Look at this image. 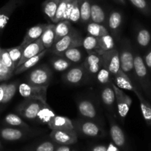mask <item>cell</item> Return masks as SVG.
I'll list each match as a JSON object with an SVG mask.
<instances>
[{
  "label": "cell",
  "instance_id": "16",
  "mask_svg": "<svg viewBox=\"0 0 151 151\" xmlns=\"http://www.w3.org/2000/svg\"><path fill=\"white\" fill-rule=\"evenodd\" d=\"M123 22V16L118 11H113L107 17V30L114 40L120 41V33Z\"/></svg>",
  "mask_w": 151,
  "mask_h": 151
},
{
  "label": "cell",
  "instance_id": "41",
  "mask_svg": "<svg viewBox=\"0 0 151 151\" xmlns=\"http://www.w3.org/2000/svg\"><path fill=\"white\" fill-rule=\"evenodd\" d=\"M23 48H24V47L22 45H19L16 46V47H11V48H8V53H9L10 56H11V60L14 62V65L16 68H17L20 60H21Z\"/></svg>",
  "mask_w": 151,
  "mask_h": 151
},
{
  "label": "cell",
  "instance_id": "54",
  "mask_svg": "<svg viewBox=\"0 0 151 151\" xmlns=\"http://www.w3.org/2000/svg\"><path fill=\"white\" fill-rule=\"evenodd\" d=\"M0 147H1V143H0Z\"/></svg>",
  "mask_w": 151,
  "mask_h": 151
},
{
  "label": "cell",
  "instance_id": "45",
  "mask_svg": "<svg viewBox=\"0 0 151 151\" xmlns=\"http://www.w3.org/2000/svg\"><path fill=\"white\" fill-rule=\"evenodd\" d=\"M14 76V71L8 68L0 60V82L7 81Z\"/></svg>",
  "mask_w": 151,
  "mask_h": 151
},
{
  "label": "cell",
  "instance_id": "5",
  "mask_svg": "<svg viewBox=\"0 0 151 151\" xmlns=\"http://www.w3.org/2000/svg\"><path fill=\"white\" fill-rule=\"evenodd\" d=\"M53 78V71L50 66L43 64L32 69L26 75V82L35 86L48 87Z\"/></svg>",
  "mask_w": 151,
  "mask_h": 151
},
{
  "label": "cell",
  "instance_id": "11",
  "mask_svg": "<svg viewBox=\"0 0 151 151\" xmlns=\"http://www.w3.org/2000/svg\"><path fill=\"white\" fill-rule=\"evenodd\" d=\"M47 88L48 87L35 86L27 82H22L19 84L18 91L24 99H38L47 101Z\"/></svg>",
  "mask_w": 151,
  "mask_h": 151
},
{
  "label": "cell",
  "instance_id": "7",
  "mask_svg": "<svg viewBox=\"0 0 151 151\" xmlns=\"http://www.w3.org/2000/svg\"><path fill=\"white\" fill-rule=\"evenodd\" d=\"M47 101L38 99H25L16 107V112L24 119L35 122L38 112Z\"/></svg>",
  "mask_w": 151,
  "mask_h": 151
},
{
  "label": "cell",
  "instance_id": "17",
  "mask_svg": "<svg viewBox=\"0 0 151 151\" xmlns=\"http://www.w3.org/2000/svg\"><path fill=\"white\" fill-rule=\"evenodd\" d=\"M82 64L90 78H95L97 73L103 67L102 55L98 53H88Z\"/></svg>",
  "mask_w": 151,
  "mask_h": 151
},
{
  "label": "cell",
  "instance_id": "1",
  "mask_svg": "<svg viewBox=\"0 0 151 151\" xmlns=\"http://www.w3.org/2000/svg\"><path fill=\"white\" fill-rule=\"evenodd\" d=\"M119 54L120 68L121 70L131 79L134 83L139 86L136 80L134 73V59H135V50L133 49L131 42L124 38L120 40ZM140 88V87H139Z\"/></svg>",
  "mask_w": 151,
  "mask_h": 151
},
{
  "label": "cell",
  "instance_id": "15",
  "mask_svg": "<svg viewBox=\"0 0 151 151\" xmlns=\"http://www.w3.org/2000/svg\"><path fill=\"white\" fill-rule=\"evenodd\" d=\"M101 55L103 59V67L108 70L113 76L116 75L122 70L120 68L118 47H115L113 50L104 52Z\"/></svg>",
  "mask_w": 151,
  "mask_h": 151
},
{
  "label": "cell",
  "instance_id": "23",
  "mask_svg": "<svg viewBox=\"0 0 151 151\" xmlns=\"http://www.w3.org/2000/svg\"><path fill=\"white\" fill-rule=\"evenodd\" d=\"M80 47H72L57 55L65 58L73 65H79L82 63L86 57L85 55V50L80 49Z\"/></svg>",
  "mask_w": 151,
  "mask_h": 151
},
{
  "label": "cell",
  "instance_id": "14",
  "mask_svg": "<svg viewBox=\"0 0 151 151\" xmlns=\"http://www.w3.org/2000/svg\"><path fill=\"white\" fill-rule=\"evenodd\" d=\"M49 137L57 145H72L78 142V134L76 130H53L50 133Z\"/></svg>",
  "mask_w": 151,
  "mask_h": 151
},
{
  "label": "cell",
  "instance_id": "48",
  "mask_svg": "<svg viewBox=\"0 0 151 151\" xmlns=\"http://www.w3.org/2000/svg\"><path fill=\"white\" fill-rule=\"evenodd\" d=\"M90 151H107V146L104 145H96L91 147Z\"/></svg>",
  "mask_w": 151,
  "mask_h": 151
},
{
  "label": "cell",
  "instance_id": "18",
  "mask_svg": "<svg viewBox=\"0 0 151 151\" xmlns=\"http://www.w3.org/2000/svg\"><path fill=\"white\" fill-rule=\"evenodd\" d=\"M22 3V0H8L5 5L0 8V33L6 27L15 10L20 6Z\"/></svg>",
  "mask_w": 151,
  "mask_h": 151
},
{
  "label": "cell",
  "instance_id": "37",
  "mask_svg": "<svg viewBox=\"0 0 151 151\" xmlns=\"http://www.w3.org/2000/svg\"><path fill=\"white\" fill-rule=\"evenodd\" d=\"M61 0H45L42 3V10L47 18L53 21Z\"/></svg>",
  "mask_w": 151,
  "mask_h": 151
},
{
  "label": "cell",
  "instance_id": "25",
  "mask_svg": "<svg viewBox=\"0 0 151 151\" xmlns=\"http://www.w3.org/2000/svg\"><path fill=\"white\" fill-rule=\"evenodd\" d=\"M49 50L48 49H45L43 51H42L41 53H39V54L36 55V56H33V57L30 58L29 59H27V61L24 62L22 65L17 67L15 69L14 73V75H18V74L22 73L23 72H25V71L28 70L29 69L32 68L33 67H34L35 65H36V64L39 62H40V60L43 59L46 55L48 53Z\"/></svg>",
  "mask_w": 151,
  "mask_h": 151
},
{
  "label": "cell",
  "instance_id": "24",
  "mask_svg": "<svg viewBox=\"0 0 151 151\" xmlns=\"http://www.w3.org/2000/svg\"><path fill=\"white\" fill-rule=\"evenodd\" d=\"M47 24H38L36 25L30 27L26 32L25 35L23 38L22 42L20 45L24 47L27 45L39 40L42 34L45 27H47Z\"/></svg>",
  "mask_w": 151,
  "mask_h": 151
},
{
  "label": "cell",
  "instance_id": "20",
  "mask_svg": "<svg viewBox=\"0 0 151 151\" xmlns=\"http://www.w3.org/2000/svg\"><path fill=\"white\" fill-rule=\"evenodd\" d=\"M113 83L115 84L119 88L126 91H130L133 92L141 91V88L136 83L131 80L129 76H127L122 70L120 71L119 73L113 76Z\"/></svg>",
  "mask_w": 151,
  "mask_h": 151
},
{
  "label": "cell",
  "instance_id": "4",
  "mask_svg": "<svg viewBox=\"0 0 151 151\" xmlns=\"http://www.w3.org/2000/svg\"><path fill=\"white\" fill-rule=\"evenodd\" d=\"M76 133L88 138H101L106 136V130L103 126L91 120L79 117L73 121Z\"/></svg>",
  "mask_w": 151,
  "mask_h": 151
},
{
  "label": "cell",
  "instance_id": "33",
  "mask_svg": "<svg viewBox=\"0 0 151 151\" xmlns=\"http://www.w3.org/2000/svg\"><path fill=\"white\" fill-rule=\"evenodd\" d=\"M82 47L87 53H99V47L98 38L90 36V35L85 36V37H83V40H82Z\"/></svg>",
  "mask_w": 151,
  "mask_h": 151
},
{
  "label": "cell",
  "instance_id": "28",
  "mask_svg": "<svg viewBox=\"0 0 151 151\" xmlns=\"http://www.w3.org/2000/svg\"><path fill=\"white\" fill-rule=\"evenodd\" d=\"M56 116L53 109L49 106L47 103H45L44 105L42 107L40 111L38 112L37 116H36L35 122L39 124H48Z\"/></svg>",
  "mask_w": 151,
  "mask_h": 151
},
{
  "label": "cell",
  "instance_id": "35",
  "mask_svg": "<svg viewBox=\"0 0 151 151\" xmlns=\"http://www.w3.org/2000/svg\"><path fill=\"white\" fill-rule=\"evenodd\" d=\"M98 40L99 47V54H102L104 52L109 51V50H113L116 47L115 44V40L110 34H107L98 38Z\"/></svg>",
  "mask_w": 151,
  "mask_h": 151
},
{
  "label": "cell",
  "instance_id": "53",
  "mask_svg": "<svg viewBox=\"0 0 151 151\" xmlns=\"http://www.w3.org/2000/svg\"><path fill=\"white\" fill-rule=\"evenodd\" d=\"M1 49H2V48H1V47H0V50H1Z\"/></svg>",
  "mask_w": 151,
  "mask_h": 151
},
{
  "label": "cell",
  "instance_id": "32",
  "mask_svg": "<svg viewBox=\"0 0 151 151\" xmlns=\"http://www.w3.org/2000/svg\"><path fill=\"white\" fill-rule=\"evenodd\" d=\"M56 147L57 145L50 139L27 146L24 151H55Z\"/></svg>",
  "mask_w": 151,
  "mask_h": 151
},
{
  "label": "cell",
  "instance_id": "44",
  "mask_svg": "<svg viewBox=\"0 0 151 151\" xmlns=\"http://www.w3.org/2000/svg\"><path fill=\"white\" fill-rule=\"evenodd\" d=\"M0 60L3 62L4 65H6L9 69L14 71V73L16 68L14 65V62L11 60L8 49H1V50H0Z\"/></svg>",
  "mask_w": 151,
  "mask_h": 151
},
{
  "label": "cell",
  "instance_id": "30",
  "mask_svg": "<svg viewBox=\"0 0 151 151\" xmlns=\"http://www.w3.org/2000/svg\"><path fill=\"white\" fill-rule=\"evenodd\" d=\"M50 66L54 70L62 73L65 72L69 68L73 66V64H72L65 58L58 56V55H54L50 59Z\"/></svg>",
  "mask_w": 151,
  "mask_h": 151
},
{
  "label": "cell",
  "instance_id": "46",
  "mask_svg": "<svg viewBox=\"0 0 151 151\" xmlns=\"http://www.w3.org/2000/svg\"><path fill=\"white\" fill-rule=\"evenodd\" d=\"M142 59H143V61L145 62V65H146L147 68L148 70L151 74V45L145 51H144Z\"/></svg>",
  "mask_w": 151,
  "mask_h": 151
},
{
  "label": "cell",
  "instance_id": "47",
  "mask_svg": "<svg viewBox=\"0 0 151 151\" xmlns=\"http://www.w3.org/2000/svg\"><path fill=\"white\" fill-rule=\"evenodd\" d=\"M55 151H78L70 147V145H57Z\"/></svg>",
  "mask_w": 151,
  "mask_h": 151
},
{
  "label": "cell",
  "instance_id": "13",
  "mask_svg": "<svg viewBox=\"0 0 151 151\" xmlns=\"http://www.w3.org/2000/svg\"><path fill=\"white\" fill-rule=\"evenodd\" d=\"M106 117L109 123L110 136L112 139V142L115 144L119 149H124L126 146V137L124 132L116 122V119L107 113H106Z\"/></svg>",
  "mask_w": 151,
  "mask_h": 151
},
{
  "label": "cell",
  "instance_id": "38",
  "mask_svg": "<svg viewBox=\"0 0 151 151\" xmlns=\"http://www.w3.org/2000/svg\"><path fill=\"white\" fill-rule=\"evenodd\" d=\"M80 9L81 22L84 24H88L91 22V7L90 0H78Z\"/></svg>",
  "mask_w": 151,
  "mask_h": 151
},
{
  "label": "cell",
  "instance_id": "34",
  "mask_svg": "<svg viewBox=\"0 0 151 151\" xmlns=\"http://www.w3.org/2000/svg\"><path fill=\"white\" fill-rule=\"evenodd\" d=\"M86 30L88 35L96 38H99L105 36V35L110 34L107 27L102 25V24L92 22H90L89 23L87 24Z\"/></svg>",
  "mask_w": 151,
  "mask_h": 151
},
{
  "label": "cell",
  "instance_id": "3",
  "mask_svg": "<svg viewBox=\"0 0 151 151\" xmlns=\"http://www.w3.org/2000/svg\"><path fill=\"white\" fill-rule=\"evenodd\" d=\"M76 107L80 118L96 122L104 127V119L95 100L88 97L81 98L76 101Z\"/></svg>",
  "mask_w": 151,
  "mask_h": 151
},
{
  "label": "cell",
  "instance_id": "52",
  "mask_svg": "<svg viewBox=\"0 0 151 151\" xmlns=\"http://www.w3.org/2000/svg\"><path fill=\"white\" fill-rule=\"evenodd\" d=\"M150 8H151V2H150Z\"/></svg>",
  "mask_w": 151,
  "mask_h": 151
},
{
  "label": "cell",
  "instance_id": "8",
  "mask_svg": "<svg viewBox=\"0 0 151 151\" xmlns=\"http://www.w3.org/2000/svg\"><path fill=\"white\" fill-rule=\"evenodd\" d=\"M89 79L91 78L82 63L71 67L62 75V79L64 83L71 86L83 85Z\"/></svg>",
  "mask_w": 151,
  "mask_h": 151
},
{
  "label": "cell",
  "instance_id": "21",
  "mask_svg": "<svg viewBox=\"0 0 151 151\" xmlns=\"http://www.w3.org/2000/svg\"><path fill=\"white\" fill-rule=\"evenodd\" d=\"M44 50H45V48L44 45H43L40 39L24 46V48H23L22 56L21 60H20L19 63L17 67L22 65L27 59L36 56V55L39 54V53H40Z\"/></svg>",
  "mask_w": 151,
  "mask_h": 151
},
{
  "label": "cell",
  "instance_id": "12",
  "mask_svg": "<svg viewBox=\"0 0 151 151\" xmlns=\"http://www.w3.org/2000/svg\"><path fill=\"white\" fill-rule=\"evenodd\" d=\"M40 131L32 130L31 128L24 129L19 127H5L0 130V135L3 139L6 141H19L22 139H27L32 136H36Z\"/></svg>",
  "mask_w": 151,
  "mask_h": 151
},
{
  "label": "cell",
  "instance_id": "36",
  "mask_svg": "<svg viewBox=\"0 0 151 151\" xmlns=\"http://www.w3.org/2000/svg\"><path fill=\"white\" fill-rule=\"evenodd\" d=\"M5 123L8 125L11 126L13 127H19V128L29 129L30 128L28 124L23 120L20 116L15 113H9L5 117Z\"/></svg>",
  "mask_w": 151,
  "mask_h": 151
},
{
  "label": "cell",
  "instance_id": "9",
  "mask_svg": "<svg viewBox=\"0 0 151 151\" xmlns=\"http://www.w3.org/2000/svg\"><path fill=\"white\" fill-rule=\"evenodd\" d=\"M112 86H113L116 95L117 116L122 123H124L132 106L133 99L130 96L124 93L123 90L119 88L113 82H112Z\"/></svg>",
  "mask_w": 151,
  "mask_h": 151
},
{
  "label": "cell",
  "instance_id": "40",
  "mask_svg": "<svg viewBox=\"0 0 151 151\" xmlns=\"http://www.w3.org/2000/svg\"><path fill=\"white\" fill-rule=\"evenodd\" d=\"M19 82H11V83H7L6 87L5 88V93H4L3 100H2V104H5L11 101L14 96L17 93V91L18 90Z\"/></svg>",
  "mask_w": 151,
  "mask_h": 151
},
{
  "label": "cell",
  "instance_id": "39",
  "mask_svg": "<svg viewBox=\"0 0 151 151\" xmlns=\"http://www.w3.org/2000/svg\"><path fill=\"white\" fill-rule=\"evenodd\" d=\"M95 79H96L97 82L101 86L110 85L113 82V76L110 73V71L106 69L104 67H102L97 73Z\"/></svg>",
  "mask_w": 151,
  "mask_h": 151
},
{
  "label": "cell",
  "instance_id": "22",
  "mask_svg": "<svg viewBox=\"0 0 151 151\" xmlns=\"http://www.w3.org/2000/svg\"><path fill=\"white\" fill-rule=\"evenodd\" d=\"M47 126L51 130H68L73 131L74 129L73 122L68 117L64 116L56 115L54 118L50 122Z\"/></svg>",
  "mask_w": 151,
  "mask_h": 151
},
{
  "label": "cell",
  "instance_id": "31",
  "mask_svg": "<svg viewBox=\"0 0 151 151\" xmlns=\"http://www.w3.org/2000/svg\"><path fill=\"white\" fill-rule=\"evenodd\" d=\"M73 28L68 20H62L55 24V42L68 35Z\"/></svg>",
  "mask_w": 151,
  "mask_h": 151
},
{
  "label": "cell",
  "instance_id": "19",
  "mask_svg": "<svg viewBox=\"0 0 151 151\" xmlns=\"http://www.w3.org/2000/svg\"><path fill=\"white\" fill-rule=\"evenodd\" d=\"M134 36L136 45L143 51H145L151 45L150 31L142 24L136 25Z\"/></svg>",
  "mask_w": 151,
  "mask_h": 151
},
{
  "label": "cell",
  "instance_id": "43",
  "mask_svg": "<svg viewBox=\"0 0 151 151\" xmlns=\"http://www.w3.org/2000/svg\"><path fill=\"white\" fill-rule=\"evenodd\" d=\"M70 0H61L60 2H59V5L58 6L57 11H56V15H55L54 18H53L52 22H53V24H56L59 22L63 20L64 14H65V11H66L67 6H68V4Z\"/></svg>",
  "mask_w": 151,
  "mask_h": 151
},
{
  "label": "cell",
  "instance_id": "29",
  "mask_svg": "<svg viewBox=\"0 0 151 151\" xmlns=\"http://www.w3.org/2000/svg\"><path fill=\"white\" fill-rule=\"evenodd\" d=\"M40 39L45 48L50 50L55 42V24H47Z\"/></svg>",
  "mask_w": 151,
  "mask_h": 151
},
{
  "label": "cell",
  "instance_id": "51",
  "mask_svg": "<svg viewBox=\"0 0 151 151\" xmlns=\"http://www.w3.org/2000/svg\"><path fill=\"white\" fill-rule=\"evenodd\" d=\"M115 1H116L117 2H119V3L122 4V5H126V4H127L126 0H115Z\"/></svg>",
  "mask_w": 151,
  "mask_h": 151
},
{
  "label": "cell",
  "instance_id": "6",
  "mask_svg": "<svg viewBox=\"0 0 151 151\" xmlns=\"http://www.w3.org/2000/svg\"><path fill=\"white\" fill-rule=\"evenodd\" d=\"M82 34L73 28L68 35L56 42L49 51L52 54L57 55L72 47H82Z\"/></svg>",
  "mask_w": 151,
  "mask_h": 151
},
{
  "label": "cell",
  "instance_id": "42",
  "mask_svg": "<svg viewBox=\"0 0 151 151\" xmlns=\"http://www.w3.org/2000/svg\"><path fill=\"white\" fill-rule=\"evenodd\" d=\"M130 2L142 14L146 16L151 15L150 5L148 4L147 0H130Z\"/></svg>",
  "mask_w": 151,
  "mask_h": 151
},
{
  "label": "cell",
  "instance_id": "49",
  "mask_svg": "<svg viewBox=\"0 0 151 151\" xmlns=\"http://www.w3.org/2000/svg\"><path fill=\"white\" fill-rule=\"evenodd\" d=\"M107 151H121L119 148L113 142H110L108 145H107Z\"/></svg>",
  "mask_w": 151,
  "mask_h": 151
},
{
  "label": "cell",
  "instance_id": "2",
  "mask_svg": "<svg viewBox=\"0 0 151 151\" xmlns=\"http://www.w3.org/2000/svg\"><path fill=\"white\" fill-rule=\"evenodd\" d=\"M134 73L136 80L148 100L151 101V76L150 73L144 62L142 56L138 51H135Z\"/></svg>",
  "mask_w": 151,
  "mask_h": 151
},
{
  "label": "cell",
  "instance_id": "10",
  "mask_svg": "<svg viewBox=\"0 0 151 151\" xmlns=\"http://www.w3.org/2000/svg\"><path fill=\"white\" fill-rule=\"evenodd\" d=\"M100 99L103 107L105 109L106 113L117 118L116 103V95L113 90L112 83L110 85L102 86L100 92Z\"/></svg>",
  "mask_w": 151,
  "mask_h": 151
},
{
  "label": "cell",
  "instance_id": "26",
  "mask_svg": "<svg viewBox=\"0 0 151 151\" xmlns=\"http://www.w3.org/2000/svg\"><path fill=\"white\" fill-rule=\"evenodd\" d=\"M134 93L139 101L141 112L145 123L148 126H151V103L144 97L141 91H136Z\"/></svg>",
  "mask_w": 151,
  "mask_h": 151
},
{
  "label": "cell",
  "instance_id": "27",
  "mask_svg": "<svg viewBox=\"0 0 151 151\" xmlns=\"http://www.w3.org/2000/svg\"><path fill=\"white\" fill-rule=\"evenodd\" d=\"M107 17L108 16H107L105 11L99 5L96 3L91 4V22L107 27Z\"/></svg>",
  "mask_w": 151,
  "mask_h": 151
},
{
  "label": "cell",
  "instance_id": "50",
  "mask_svg": "<svg viewBox=\"0 0 151 151\" xmlns=\"http://www.w3.org/2000/svg\"><path fill=\"white\" fill-rule=\"evenodd\" d=\"M7 83H3L0 85V105L2 104V100L4 97V93H5V88L6 87Z\"/></svg>",
  "mask_w": 151,
  "mask_h": 151
}]
</instances>
